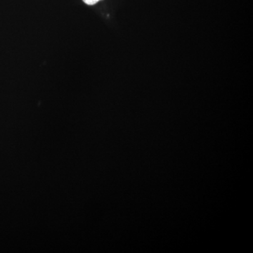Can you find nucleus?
Instances as JSON below:
<instances>
[{
  "instance_id": "1",
  "label": "nucleus",
  "mask_w": 253,
  "mask_h": 253,
  "mask_svg": "<svg viewBox=\"0 0 253 253\" xmlns=\"http://www.w3.org/2000/svg\"><path fill=\"white\" fill-rule=\"evenodd\" d=\"M99 1H101V0H83V1L88 5L95 4Z\"/></svg>"
}]
</instances>
